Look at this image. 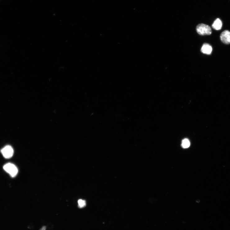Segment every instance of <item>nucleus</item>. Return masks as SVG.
Instances as JSON below:
<instances>
[{
  "label": "nucleus",
  "mask_w": 230,
  "mask_h": 230,
  "mask_svg": "<svg viewBox=\"0 0 230 230\" xmlns=\"http://www.w3.org/2000/svg\"><path fill=\"white\" fill-rule=\"evenodd\" d=\"M223 23L221 20L219 18L214 20L212 25L213 28L216 30H220L222 27Z\"/></svg>",
  "instance_id": "6"
},
{
  "label": "nucleus",
  "mask_w": 230,
  "mask_h": 230,
  "mask_svg": "<svg viewBox=\"0 0 230 230\" xmlns=\"http://www.w3.org/2000/svg\"><path fill=\"white\" fill-rule=\"evenodd\" d=\"M1 152L4 157L6 159L11 158L14 154V150L12 147L10 146H7L2 148Z\"/></svg>",
  "instance_id": "3"
},
{
  "label": "nucleus",
  "mask_w": 230,
  "mask_h": 230,
  "mask_svg": "<svg viewBox=\"0 0 230 230\" xmlns=\"http://www.w3.org/2000/svg\"><path fill=\"white\" fill-rule=\"evenodd\" d=\"M196 30L199 34L202 36L210 35L212 33L210 27L203 24H200L197 25Z\"/></svg>",
  "instance_id": "1"
},
{
  "label": "nucleus",
  "mask_w": 230,
  "mask_h": 230,
  "mask_svg": "<svg viewBox=\"0 0 230 230\" xmlns=\"http://www.w3.org/2000/svg\"><path fill=\"white\" fill-rule=\"evenodd\" d=\"M46 227L45 226H43L42 228L40 229V230H46Z\"/></svg>",
  "instance_id": "9"
},
{
  "label": "nucleus",
  "mask_w": 230,
  "mask_h": 230,
  "mask_svg": "<svg viewBox=\"0 0 230 230\" xmlns=\"http://www.w3.org/2000/svg\"><path fill=\"white\" fill-rule=\"evenodd\" d=\"M213 50L212 47L209 44L205 43L204 44L201 49V52L207 55L211 54Z\"/></svg>",
  "instance_id": "5"
},
{
  "label": "nucleus",
  "mask_w": 230,
  "mask_h": 230,
  "mask_svg": "<svg viewBox=\"0 0 230 230\" xmlns=\"http://www.w3.org/2000/svg\"><path fill=\"white\" fill-rule=\"evenodd\" d=\"M79 207L82 208L84 207L86 205V202L85 201L82 200H79L78 201Z\"/></svg>",
  "instance_id": "8"
},
{
  "label": "nucleus",
  "mask_w": 230,
  "mask_h": 230,
  "mask_svg": "<svg viewBox=\"0 0 230 230\" xmlns=\"http://www.w3.org/2000/svg\"><path fill=\"white\" fill-rule=\"evenodd\" d=\"M4 170L12 177H15L18 172V170L16 166L13 164L7 163L4 166Z\"/></svg>",
  "instance_id": "2"
},
{
  "label": "nucleus",
  "mask_w": 230,
  "mask_h": 230,
  "mask_svg": "<svg viewBox=\"0 0 230 230\" xmlns=\"http://www.w3.org/2000/svg\"><path fill=\"white\" fill-rule=\"evenodd\" d=\"M190 142L188 139L185 138L182 141V146L183 148H188L190 147Z\"/></svg>",
  "instance_id": "7"
},
{
  "label": "nucleus",
  "mask_w": 230,
  "mask_h": 230,
  "mask_svg": "<svg viewBox=\"0 0 230 230\" xmlns=\"http://www.w3.org/2000/svg\"><path fill=\"white\" fill-rule=\"evenodd\" d=\"M220 38L222 42L225 44H230V31L228 30L224 31L221 34Z\"/></svg>",
  "instance_id": "4"
}]
</instances>
